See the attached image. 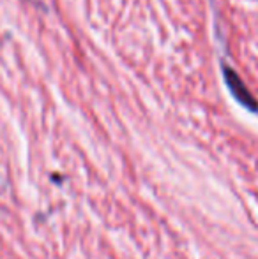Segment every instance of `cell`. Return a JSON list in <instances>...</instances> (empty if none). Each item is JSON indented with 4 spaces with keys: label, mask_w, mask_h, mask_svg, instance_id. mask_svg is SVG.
Returning <instances> with one entry per match:
<instances>
[{
    "label": "cell",
    "mask_w": 258,
    "mask_h": 259,
    "mask_svg": "<svg viewBox=\"0 0 258 259\" xmlns=\"http://www.w3.org/2000/svg\"><path fill=\"white\" fill-rule=\"evenodd\" d=\"M225 79H227V85H228V89H230V92L234 94V97L239 103L244 104L246 108H249V109H256L255 101H253V97L249 96V92L246 90L244 83L235 76V72L232 71V69L225 67Z\"/></svg>",
    "instance_id": "obj_1"
}]
</instances>
